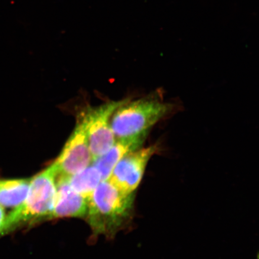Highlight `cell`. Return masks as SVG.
Wrapping results in <instances>:
<instances>
[{
  "label": "cell",
  "instance_id": "obj_1",
  "mask_svg": "<svg viewBox=\"0 0 259 259\" xmlns=\"http://www.w3.org/2000/svg\"><path fill=\"white\" fill-rule=\"evenodd\" d=\"M171 110L172 105L154 98L128 100L112 115L111 127L115 140L142 147L149 131Z\"/></svg>",
  "mask_w": 259,
  "mask_h": 259
},
{
  "label": "cell",
  "instance_id": "obj_2",
  "mask_svg": "<svg viewBox=\"0 0 259 259\" xmlns=\"http://www.w3.org/2000/svg\"><path fill=\"white\" fill-rule=\"evenodd\" d=\"M133 194H125L108 180L102 181L89 200L87 218L97 235H112L129 218Z\"/></svg>",
  "mask_w": 259,
  "mask_h": 259
},
{
  "label": "cell",
  "instance_id": "obj_3",
  "mask_svg": "<svg viewBox=\"0 0 259 259\" xmlns=\"http://www.w3.org/2000/svg\"><path fill=\"white\" fill-rule=\"evenodd\" d=\"M57 176L56 164L53 163L31 178L24 202L6 216L4 234L50 218L57 192Z\"/></svg>",
  "mask_w": 259,
  "mask_h": 259
},
{
  "label": "cell",
  "instance_id": "obj_4",
  "mask_svg": "<svg viewBox=\"0 0 259 259\" xmlns=\"http://www.w3.org/2000/svg\"><path fill=\"white\" fill-rule=\"evenodd\" d=\"M128 100L109 102L96 107H88L78 116L88 138L94 160L109 150L116 140L111 127V119L115 110Z\"/></svg>",
  "mask_w": 259,
  "mask_h": 259
},
{
  "label": "cell",
  "instance_id": "obj_5",
  "mask_svg": "<svg viewBox=\"0 0 259 259\" xmlns=\"http://www.w3.org/2000/svg\"><path fill=\"white\" fill-rule=\"evenodd\" d=\"M158 150V145H153L126 154L115 165L108 180L123 193H134L141 182L149 161Z\"/></svg>",
  "mask_w": 259,
  "mask_h": 259
},
{
  "label": "cell",
  "instance_id": "obj_6",
  "mask_svg": "<svg viewBox=\"0 0 259 259\" xmlns=\"http://www.w3.org/2000/svg\"><path fill=\"white\" fill-rule=\"evenodd\" d=\"M93 162L88 138L82 123L77 124L57 159L54 162L58 177H69L90 166Z\"/></svg>",
  "mask_w": 259,
  "mask_h": 259
},
{
  "label": "cell",
  "instance_id": "obj_7",
  "mask_svg": "<svg viewBox=\"0 0 259 259\" xmlns=\"http://www.w3.org/2000/svg\"><path fill=\"white\" fill-rule=\"evenodd\" d=\"M88 202L70 186L67 177H58L56 197L49 219L84 218L88 211Z\"/></svg>",
  "mask_w": 259,
  "mask_h": 259
},
{
  "label": "cell",
  "instance_id": "obj_8",
  "mask_svg": "<svg viewBox=\"0 0 259 259\" xmlns=\"http://www.w3.org/2000/svg\"><path fill=\"white\" fill-rule=\"evenodd\" d=\"M31 178L0 179V205L16 208L24 202L30 187Z\"/></svg>",
  "mask_w": 259,
  "mask_h": 259
},
{
  "label": "cell",
  "instance_id": "obj_9",
  "mask_svg": "<svg viewBox=\"0 0 259 259\" xmlns=\"http://www.w3.org/2000/svg\"><path fill=\"white\" fill-rule=\"evenodd\" d=\"M140 148L127 142L116 141L105 154L94 160L93 165L101 175L102 181L108 180L113 168L126 154Z\"/></svg>",
  "mask_w": 259,
  "mask_h": 259
},
{
  "label": "cell",
  "instance_id": "obj_10",
  "mask_svg": "<svg viewBox=\"0 0 259 259\" xmlns=\"http://www.w3.org/2000/svg\"><path fill=\"white\" fill-rule=\"evenodd\" d=\"M67 178L70 186L88 201L102 181L101 175L93 165Z\"/></svg>",
  "mask_w": 259,
  "mask_h": 259
},
{
  "label": "cell",
  "instance_id": "obj_11",
  "mask_svg": "<svg viewBox=\"0 0 259 259\" xmlns=\"http://www.w3.org/2000/svg\"><path fill=\"white\" fill-rule=\"evenodd\" d=\"M6 215L5 209L0 205V235L4 234Z\"/></svg>",
  "mask_w": 259,
  "mask_h": 259
}]
</instances>
